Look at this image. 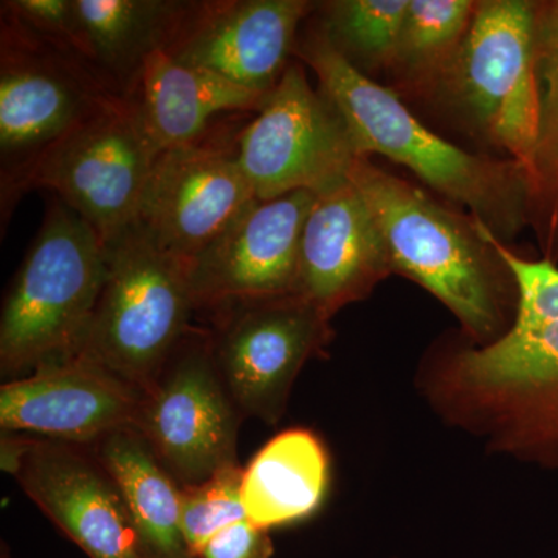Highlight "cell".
<instances>
[{
    "label": "cell",
    "instance_id": "1",
    "mask_svg": "<svg viewBox=\"0 0 558 558\" xmlns=\"http://www.w3.org/2000/svg\"><path fill=\"white\" fill-rule=\"evenodd\" d=\"M519 303L499 339L457 352L436 379L444 410L497 449L558 469V264L517 255L488 233Z\"/></svg>",
    "mask_w": 558,
    "mask_h": 558
},
{
    "label": "cell",
    "instance_id": "2",
    "mask_svg": "<svg viewBox=\"0 0 558 558\" xmlns=\"http://www.w3.org/2000/svg\"><path fill=\"white\" fill-rule=\"evenodd\" d=\"M293 57L340 113L359 157L373 154L409 168L429 189L461 205L502 244L529 227L527 174L515 161L472 154L429 130L391 87L355 69L314 21Z\"/></svg>",
    "mask_w": 558,
    "mask_h": 558
},
{
    "label": "cell",
    "instance_id": "3",
    "mask_svg": "<svg viewBox=\"0 0 558 558\" xmlns=\"http://www.w3.org/2000/svg\"><path fill=\"white\" fill-rule=\"evenodd\" d=\"M349 180L368 205L392 274L416 282L449 307L480 347L515 319V281L488 241L486 226L439 204L413 183L357 157Z\"/></svg>",
    "mask_w": 558,
    "mask_h": 558
},
{
    "label": "cell",
    "instance_id": "4",
    "mask_svg": "<svg viewBox=\"0 0 558 558\" xmlns=\"http://www.w3.org/2000/svg\"><path fill=\"white\" fill-rule=\"evenodd\" d=\"M106 244L87 220L57 197L14 275L0 315L3 377L73 357L97 306Z\"/></svg>",
    "mask_w": 558,
    "mask_h": 558
},
{
    "label": "cell",
    "instance_id": "5",
    "mask_svg": "<svg viewBox=\"0 0 558 558\" xmlns=\"http://www.w3.org/2000/svg\"><path fill=\"white\" fill-rule=\"evenodd\" d=\"M191 260L159 247L137 223L106 242V275L73 357L89 360L145 395L191 332Z\"/></svg>",
    "mask_w": 558,
    "mask_h": 558
},
{
    "label": "cell",
    "instance_id": "6",
    "mask_svg": "<svg viewBox=\"0 0 558 558\" xmlns=\"http://www.w3.org/2000/svg\"><path fill=\"white\" fill-rule=\"evenodd\" d=\"M429 100L529 175L538 132L534 0H483Z\"/></svg>",
    "mask_w": 558,
    "mask_h": 558
},
{
    "label": "cell",
    "instance_id": "7",
    "mask_svg": "<svg viewBox=\"0 0 558 558\" xmlns=\"http://www.w3.org/2000/svg\"><path fill=\"white\" fill-rule=\"evenodd\" d=\"M160 153L134 101L116 97L0 182L2 218H9L11 208L28 191L51 190L87 220L106 244L137 219Z\"/></svg>",
    "mask_w": 558,
    "mask_h": 558
},
{
    "label": "cell",
    "instance_id": "8",
    "mask_svg": "<svg viewBox=\"0 0 558 558\" xmlns=\"http://www.w3.org/2000/svg\"><path fill=\"white\" fill-rule=\"evenodd\" d=\"M238 148L259 201L336 189L359 157L340 113L312 86L300 61L290 62L255 119L241 128Z\"/></svg>",
    "mask_w": 558,
    "mask_h": 558
},
{
    "label": "cell",
    "instance_id": "9",
    "mask_svg": "<svg viewBox=\"0 0 558 558\" xmlns=\"http://www.w3.org/2000/svg\"><path fill=\"white\" fill-rule=\"evenodd\" d=\"M213 312V357L231 400L242 416L277 424L300 371L330 343L329 315L296 293Z\"/></svg>",
    "mask_w": 558,
    "mask_h": 558
},
{
    "label": "cell",
    "instance_id": "10",
    "mask_svg": "<svg viewBox=\"0 0 558 558\" xmlns=\"http://www.w3.org/2000/svg\"><path fill=\"white\" fill-rule=\"evenodd\" d=\"M241 417L209 333L190 332L143 395L134 428L180 486H194L238 464Z\"/></svg>",
    "mask_w": 558,
    "mask_h": 558
},
{
    "label": "cell",
    "instance_id": "11",
    "mask_svg": "<svg viewBox=\"0 0 558 558\" xmlns=\"http://www.w3.org/2000/svg\"><path fill=\"white\" fill-rule=\"evenodd\" d=\"M116 97L86 64L0 17L2 180Z\"/></svg>",
    "mask_w": 558,
    "mask_h": 558
},
{
    "label": "cell",
    "instance_id": "12",
    "mask_svg": "<svg viewBox=\"0 0 558 558\" xmlns=\"http://www.w3.org/2000/svg\"><path fill=\"white\" fill-rule=\"evenodd\" d=\"M238 135L209 131L157 156L135 223L159 247L193 260L256 199Z\"/></svg>",
    "mask_w": 558,
    "mask_h": 558
},
{
    "label": "cell",
    "instance_id": "13",
    "mask_svg": "<svg viewBox=\"0 0 558 558\" xmlns=\"http://www.w3.org/2000/svg\"><path fill=\"white\" fill-rule=\"evenodd\" d=\"M315 199L317 194L301 190L253 201L191 260L197 310L295 293L301 236Z\"/></svg>",
    "mask_w": 558,
    "mask_h": 558
},
{
    "label": "cell",
    "instance_id": "14",
    "mask_svg": "<svg viewBox=\"0 0 558 558\" xmlns=\"http://www.w3.org/2000/svg\"><path fill=\"white\" fill-rule=\"evenodd\" d=\"M317 7L310 0L190 2L167 51L267 97L292 62L301 25Z\"/></svg>",
    "mask_w": 558,
    "mask_h": 558
},
{
    "label": "cell",
    "instance_id": "15",
    "mask_svg": "<svg viewBox=\"0 0 558 558\" xmlns=\"http://www.w3.org/2000/svg\"><path fill=\"white\" fill-rule=\"evenodd\" d=\"M17 483L89 558H150L116 481L89 446L32 438Z\"/></svg>",
    "mask_w": 558,
    "mask_h": 558
},
{
    "label": "cell",
    "instance_id": "16",
    "mask_svg": "<svg viewBox=\"0 0 558 558\" xmlns=\"http://www.w3.org/2000/svg\"><path fill=\"white\" fill-rule=\"evenodd\" d=\"M143 392L97 363L69 357L46 363L0 388L2 433L90 446L134 427Z\"/></svg>",
    "mask_w": 558,
    "mask_h": 558
},
{
    "label": "cell",
    "instance_id": "17",
    "mask_svg": "<svg viewBox=\"0 0 558 558\" xmlns=\"http://www.w3.org/2000/svg\"><path fill=\"white\" fill-rule=\"evenodd\" d=\"M391 274L376 219L351 180L317 194L301 236L296 295L332 318Z\"/></svg>",
    "mask_w": 558,
    "mask_h": 558
},
{
    "label": "cell",
    "instance_id": "18",
    "mask_svg": "<svg viewBox=\"0 0 558 558\" xmlns=\"http://www.w3.org/2000/svg\"><path fill=\"white\" fill-rule=\"evenodd\" d=\"M126 97L134 101L160 150L204 137L220 116L256 113L267 98L208 70L175 61L163 49L146 58Z\"/></svg>",
    "mask_w": 558,
    "mask_h": 558
},
{
    "label": "cell",
    "instance_id": "19",
    "mask_svg": "<svg viewBox=\"0 0 558 558\" xmlns=\"http://www.w3.org/2000/svg\"><path fill=\"white\" fill-rule=\"evenodd\" d=\"M329 454L304 428L279 433L244 469L242 505L258 527L288 526L310 519L328 494Z\"/></svg>",
    "mask_w": 558,
    "mask_h": 558
},
{
    "label": "cell",
    "instance_id": "20",
    "mask_svg": "<svg viewBox=\"0 0 558 558\" xmlns=\"http://www.w3.org/2000/svg\"><path fill=\"white\" fill-rule=\"evenodd\" d=\"M116 481L150 558H193L182 532V486L134 427L90 444Z\"/></svg>",
    "mask_w": 558,
    "mask_h": 558
},
{
    "label": "cell",
    "instance_id": "21",
    "mask_svg": "<svg viewBox=\"0 0 558 558\" xmlns=\"http://www.w3.org/2000/svg\"><path fill=\"white\" fill-rule=\"evenodd\" d=\"M92 64L121 97L130 94L146 58L167 50L190 2L174 0H75Z\"/></svg>",
    "mask_w": 558,
    "mask_h": 558
},
{
    "label": "cell",
    "instance_id": "22",
    "mask_svg": "<svg viewBox=\"0 0 558 558\" xmlns=\"http://www.w3.org/2000/svg\"><path fill=\"white\" fill-rule=\"evenodd\" d=\"M538 132L529 171V229L558 264V0H534Z\"/></svg>",
    "mask_w": 558,
    "mask_h": 558
},
{
    "label": "cell",
    "instance_id": "23",
    "mask_svg": "<svg viewBox=\"0 0 558 558\" xmlns=\"http://www.w3.org/2000/svg\"><path fill=\"white\" fill-rule=\"evenodd\" d=\"M476 5L472 0H410L388 72L396 94L428 100L457 57Z\"/></svg>",
    "mask_w": 558,
    "mask_h": 558
},
{
    "label": "cell",
    "instance_id": "24",
    "mask_svg": "<svg viewBox=\"0 0 558 558\" xmlns=\"http://www.w3.org/2000/svg\"><path fill=\"white\" fill-rule=\"evenodd\" d=\"M410 0L318 2L314 22L339 53L360 72H389Z\"/></svg>",
    "mask_w": 558,
    "mask_h": 558
},
{
    "label": "cell",
    "instance_id": "25",
    "mask_svg": "<svg viewBox=\"0 0 558 558\" xmlns=\"http://www.w3.org/2000/svg\"><path fill=\"white\" fill-rule=\"evenodd\" d=\"M242 478L244 470L234 464L204 483L182 486V532L191 557L197 558L220 531L247 519L242 505Z\"/></svg>",
    "mask_w": 558,
    "mask_h": 558
},
{
    "label": "cell",
    "instance_id": "26",
    "mask_svg": "<svg viewBox=\"0 0 558 558\" xmlns=\"http://www.w3.org/2000/svg\"><path fill=\"white\" fill-rule=\"evenodd\" d=\"M0 17L20 25L43 43L83 62L97 73L92 64L89 46L76 13L75 0H3L0 3Z\"/></svg>",
    "mask_w": 558,
    "mask_h": 558
},
{
    "label": "cell",
    "instance_id": "27",
    "mask_svg": "<svg viewBox=\"0 0 558 558\" xmlns=\"http://www.w3.org/2000/svg\"><path fill=\"white\" fill-rule=\"evenodd\" d=\"M274 553L269 531L245 519L216 534L197 558H271Z\"/></svg>",
    "mask_w": 558,
    "mask_h": 558
}]
</instances>
